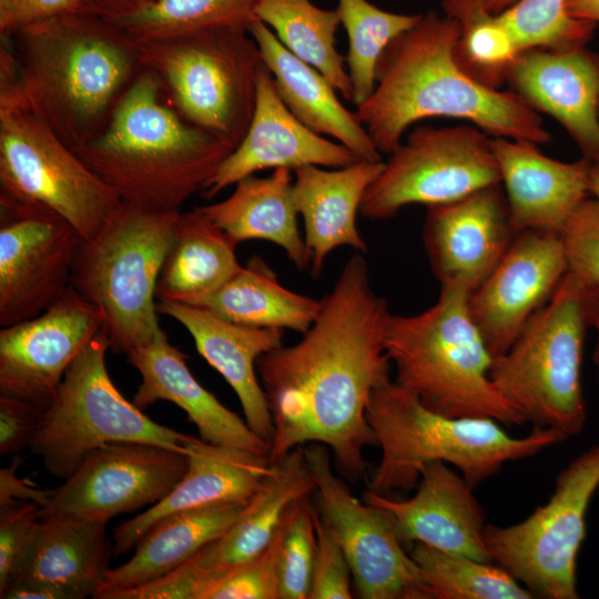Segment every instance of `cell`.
<instances>
[{"mask_svg": "<svg viewBox=\"0 0 599 599\" xmlns=\"http://www.w3.org/2000/svg\"><path fill=\"white\" fill-rule=\"evenodd\" d=\"M109 349L101 329L67 369L29 446L58 478L65 480L90 454L112 443H145L184 453L186 434L155 423L116 388L106 369Z\"/></svg>", "mask_w": 599, "mask_h": 599, "instance_id": "30bf717a", "label": "cell"}, {"mask_svg": "<svg viewBox=\"0 0 599 599\" xmlns=\"http://www.w3.org/2000/svg\"><path fill=\"white\" fill-rule=\"evenodd\" d=\"M106 524L40 520L8 585L42 582L67 591L71 599L93 598L105 580L113 555Z\"/></svg>", "mask_w": 599, "mask_h": 599, "instance_id": "f546056e", "label": "cell"}, {"mask_svg": "<svg viewBox=\"0 0 599 599\" xmlns=\"http://www.w3.org/2000/svg\"><path fill=\"white\" fill-rule=\"evenodd\" d=\"M384 166L383 161L359 160L338 169L307 165L293 171L294 200L303 219L313 277L322 273L327 255L339 246L366 252L356 215Z\"/></svg>", "mask_w": 599, "mask_h": 599, "instance_id": "83f0119b", "label": "cell"}, {"mask_svg": "<svg viewBox=\"0 0 599 599\" xmlns=\"http://www.w3.org/2000/svg\"><path fill=\"white\" fill-rule=\"evenodd\" d=\"M312 516L316 549L308 599H349L352 571L343 546L318 508Z\"/></svg>", "mask_w": 599, "mask_h": 599, "instance_id": "ee69618b", "label": "cell"}, {"mask_svg": "<svg viewBox=\"0 0 599 599\" xmlns=\"http://www.w3.org/2000/svg\"><path fill=\"white\" fill-rule=\"evenodd\" d=\"M21 461V458L16 455L9 467L0 469V506L31 501L43 508L52 490L41 489L31 480L19 478L17 468Z\"/></svg>", "mask_w": 599, "mask_h": 599, "instance_id": "c3c4849f", "label": "cell"}, {"mask_svg": "<svg viewBox=\"0 0 599 599\" xmlns=\"http://www.w3.org/2000/svg\"><path fill=\"white\" fill-rule=\"evenodd\" d=\"M366 418L382 451L367 487L378 495L412 490L430 461L453 465L475 489L506 463L566 440L550 428L515 437L491 418L436 413L390 378L373 389Z\"/></svg>", "mask_w": 599, "mask_h": 599, "instance_id": "5b68a950", "label": "cell"}, {"mask_svg": "<svg viewBox=\"0 0 599 599\" xmlns=\"http://www.w3.org/2000/svg\"><path fill=\"white\" fill-rule=\"evenodd\" d=\"M588 187L589 195L599 200V159L590 161Z\"/></svg>", "mask_w": 599, "mask_h": 599, "instance_id": "f5cc1de1", "label": "cell"}, {"mask_svg": "<svg viewBox=\"0 0 599 599\" xmlns=\"http://www.w3.org/2000/svg\"><path fill=\"white\" fill-rule=\"evenodd\" d=\"M592 359L596 365L597 372H598V379H599V333H598V339L597 344L592 354Z\"/></svg>", "mask_w": 599, "mask_h": 599, "instance_id": "11a10c76", "label": "cell"}, {"mask_svg": "<svg viewBox=\"0 0 599 599\" xmlns=\"http://www.w3.org/2000/svg\"><path fill=\"white\" fill-rule=\"evenodd\" d=\"M103 324V312L69 286L40 315L1 327L0 394L45 409L69 366Z\"/></svg>", "mask_w": 599, "mask_h": 599, "instance_id": "e0dca14e", "label": "cell"}, {"mask_svg": "<svg viewBox=\"0 0 599 599\" xmlns=\"http://www.w3.org/2000/svg\"><path fill=\"white\" fill-rule=\"evenodd\" d=\"M505 83L535 111L559 122L583 158L599 159V55L586 45L524 50Z\"/></svg>", "mask_w": 599, "mask_h": 599, "instance_id": "7402d4cb", "label": "cell"}, {"mask_svg": "<svg viewBox=\"0 0 599 599\" xmlns=\"http://www.w3.org/2000/svg\"><path fill=\"white\" fill-rule=\"evenodd\" d=\"M293 183L294 173L285 167L265 177L252 174L240 180L229 197L199 210L237 244L247 240L273 242L296 268L305 271L311 260L297 226Z\"/></svg>", "mask_w": 599, "mask_h": 599, "instance_id": "4dcf8cb0", "label": "cell"}, {"mask_svg": "<svg viewBox=\"0 0 599 599\" xmlns=\"http://www.w3.org/2000/svg\"><path fill=\"white\" fill-rule=\"evenodd\" d=\"M154 0H89L98 14L115 20L132 14Z\"/></svg>", "mask_w": 599, "mask_h": 599, "instance_id": "681fc988", "label": "cell"}, {"mask_svg": "<svg viewBox=\"0 0 599 599\" xmlns=\"http://www.w3.org/2000/svg\"><path fill=\"white\" fill-rule=\"evenodd\" d=\"M363 500L386 509L394 518L400 542L493 561L485 544L486 515L474 488L444 461L420 469L416 494L397 500L366 489ZM494 562V561H493Z\"/></svg>", "mask_w": 599, "mask_h": 599, "instance_id": "603a6c76", "label": "cell"}, {"mask_svg": "<svg viewBox=\"0 0 599 599\" xmlns=\"http://www.w3.org/2000/svg\"><path fill=\"white\" fill-rule=\"evenodd\" d=\"M568 272L560 233L519 232L493 272L468 296V309L493 357L502 355L552 297Z\"/></svg>", "mask_w": 599, "mask_h": 599, "instance_id": "ac0fdd59", "label": "cell"}, {"mask_svg": "<svg viewBox=\"0 0 599 599\" xmlns=\"http://www.w3.org/2000/svg\"><path fill=\"white\" fill-rule=\"evenodd\" d=\"M7 38L16 70L0 83V106L32 113L74 151L105 128L142 70L136 41L99 14L55 17Z\"/></svg>", "mask_w": 599, "mask_h": 599, "instance_id": "7a4b0ae2", "label": "cell"}, {"mask_svg": "<svg viewBox=\"0 0 599 599\" xmlns=\"http://www.w3.org/2000/svg\"><path fill=\"white\" fill-rule=\"evenodd\" d=\"M560 235L568 273L583 288L599 287V200L588 196Z\"/></svg>", "mask_w": 599, "mask_h": 599, "instance_id": "7bdbcfd3", "label": "cell"}, {"mask_svg": "<svg viewBox=\"0 0 599 599\" xmlns=\"http://www.w3.org/2000/svg\"><path fill=\"white\" fill-rule=\"evenodd\" d=\"M187 470L159 502L118 525L113 534L115 557L133 550L159 520L186 510L248 501L266 478L268 456L207 443L187 435L184 441Z\"/></svg>", "mask_w": 599, "mask_h": 599, "instance_id": "cb8c5ba5", "label": "cell"}, {"mask_svg": "<svg viewBox=\"0 0 599 599\" xmlns=\"http://www.w3.org/2000/svg\"><path fill=\"white\" fill-rule=\"evenodd\" d=\"M156 307L187 329L199 354L237 395L250 428L271 444L274 425L255 366L263 354L283 345L284 329L236 324L205 307L176 302L159 301Z\"/></svg>", "mask_w": 599, "mask_h": 599, "instance_id": "4316f807", "label": "cell"}, {"mask_svg": "<svg viewBox=\"0 0 599 599\" xmlns=\"http://www.w3.org/2000/svg\"><path fill=\"white\" fill-rule=\"evenodd\" d=\"M312 509L307 495L286 511L277 564L278 599H308L316 549Z\"/></svg>", "mask_w": 599, "mask_h": 599, "instance_id": "60d3db41", "label": "cell"}, {"mask_svg": "<svg viewBox=\"0 0 599 599\" xmlns=\"http://www.w3.org/2000/svg\"><path fill=\"white\" fill-rule=\"evenodd\" d=\"M517 1L518 0H487V4L493 13L499 14Z\"/></svg>", "mask_w": 599, "mask_h": 599, "instance_id": "db71d44e", "label": "cell"}, {"mask_svg": "<svg viewBox=\"0 0 599 599\" xmlns=\"http://www.w3.org/2000/svg\"><path fill=\"white\" fill-rule=\"evenodd\" d=\"M567 8L573 18L599 26V0H567Z\"/></svg>", "mask_w": 599, "mask_h": 599, "instance_id": "f907efd6", "label": "cell"}, {"mask_svg": "<svg viewBox=\"0 0 599 599\" xmlns=\"http://www.w3.org/2000/svg\"><path fill=\"white\" fill-rule=\"evenodd\" d=\"M387 301L369 282L361 254L345 263L311 327L294 345L263 354L256 363L274 434L275 463L298 446L317 443L332 451L353 483L367 471L364 450L377 446L366 418L373 389L389 377L385 349Z\"/></svg>", "mask_w": 599, "mask_h": 599, "instance_id": "6da1fadb", "label": "cell"}, {"mask_svg": "<svg viewBox=\"0 0 599 599\" xmlns=\"http://www.w3.org/2000/svg\"><path fill=\"white\" fill-rule=\"evenodd\" d=\"M44 409L24 399L0 394V454L29 448Z\"/></svg>", "mask_w": 599, "mask_h": 599, "instance_id": "7dc6e473", "label": "cell"}, {"mask_svg": "<svg viewBox=\"0 0 599 599\" xmlns=\"http://www.w3.org/2000/svg\"><path fill=\"white\" fill-rule=\"evenodd\" d=\"M42 507L35 502L0 506V591L8 585L40 521Z\"/></svg>", "mask_w": 599, "mask_h": 599, "instance_id": "f6af8a7d", "label": "cell"}, {"mask_svg": "<svg viewBox=\"0 0 599 599\" xmlns=\"http://www.w3.org/2000/svg\"><path fill=\"white\" fill-rule=\"evenodd\" d=\"M359 160L345 145L300 122L282 101L272 73L263 64L258 71L256 105L247 132L201 192L205 199H212L262 170L285 167L294 171L307 165L338 169Z\"/></svg>", "mask_w": 599, "mask_h": 599, "instance_id": "44dd1931", "label": "cell"}, {"mask_svg": "<svg viewBox=\"0 0 599 599\" xmlns=\"http://www.w3.org/2000/svg\"><path fill=\"white\" fill-rule=\"evenodd\" d=\"M588 327L583 287L567 272L511 346L494 358L490 378L525 424L554 429L566 439L583 429L581 363Z\"/></svg>", "mask_w": 599, "mask_h": 599, "instance_id": "ba28073f", "label": "cell"}, {"mask_svg": "<svg viewBox=\"0 0 599 599\" xmlns=\"http://www.w3.org/2000/svg\"><path fill=\"white\" fill-rule=\"evenodd\" d=\"M233 150L183 120L156 77L142 69L105 128L74 152L123 203L169 212L181 211Z\"/></svg>", "mask_w": 599, "mask_h": 599, "instance_id": "277c9868", "label": "cell"}, {"mask_svg": "<svg viewBox=\"0 0 599 599\" xmlns=\"http://www.w3.org/2000/svg\"><path fill=\"white\" fill-rule=\"evenodd\" d=\"M180 212H151L123 203L77 250L70 287L103 312L102 331L114 353L126 354L161 331L156 284Z\"/></svg>", "mask_w": 599, "mask_h": 599, "instance_id": "52a82bcc", "label": "cell"}, {"mask_svg": "<svg viewBox=\"0 0 599 599\" xmlns=\"http://www.w3.org/2000/svg\"><path fill=\"white\" fill-rule=\"evenodd\" d=\"M313 491L304 446H298L271 464L242 515L221 537L162 577L164 593L171 599H200L211 583L266 549L290 506Z\"/></svg>", "mask_w": 599, "mask_h": 599, "instance_id": "d6986e66", "label": "cell"}, {"mask_svg": "<svg viewBox=\"0 0 599 599\" xmlns=\"http://www.w3.org/2000/svg\"><path fill=\"white\" fill-rule=\"evenodd\" d=\"M285 515L266 549L211 583L200 599H278L277 564Z\"/></svg>", "mask_w": 599, "mask_h": 599, "instance_id": "b9f144b4", "label": "cell"}, {"mask_svg": "<svg viewBox=\"0 0 599 599\" xmlns=\"http://www.w3.org/2000/svg\"><path fill=\"white\" fill-rule=\"evenodd\" d=\"M247 32L258 47L263 64L272 73L282 101L300 122L321 135L335 139L361 160L383 161L356 112L343 105L327 79L291 53L261 20L255 19Z\"/></svg>", "mask_w": 599, "mask_h": 599, "instance_id": "f1b7e54d", "label": "cell"}, {"mask_svg": "<svg viewBox=\"0 0 599 599\" xmlns=\"http://www.w3.org/2000/svg\"><path fill=\"white\" fill-rule=\"evenodd\" d=\"M78 231L34 203L0 195V326L33 318L70 286Z\"/></svg>", "mask_w": 599, "mask_h": 599, "instance_id": "9a60e30c", "label": "cell"}, {"mask_svg": "<svg viewBox=\"0 0 599 599\" xmlns=\"http://www.w3.org/2000/svg\"><path fill=\"white\" fill-rule=\"evenodd\" d=\"M255 17L291 53L316 69L345 100L352 102L353 89L345 55L336 48L341 24L336 10L322 9L309 0H257Z\"/></svg>", "mask_w": 599, "mask_h": 599, "instance_id": "e575fe53", "label": "cell"}, {"mask_svg": "<svg viewBox=\"0 0 599 599\" xmlns=\"http://www.w3.org/2000/svg\"><path fill=\"white\" fill-rule=\"evenodd\" d=\"M598 488L599 441L559 473L549 500L527 518L509 526L487 524L485 544L491 560L535 598L578 599L577 559Z\"/></svg>", "mask_w": 599, "mask_h": 599, "instance_id": "8fae6325", "label": "cell"}, {"mask_svg": "<svg viewBox=\"0 0 599 599\" xmlns=\"http://www.w3.org/2000/svg\"><path fill=\"white\" fill-rule=\"evenodd\" d=\"M443 12L458 22L455 55L460 67L481 83L499 89L518 51L487 0H443Z\"/></svg>", "mask_w": 599, "mask_h": 599, "instance_id": "f35d334b", "label": "cell"}, {"mask_svg": "<svg viewBox=\"0 0 599 599\" xmlns=\"http://www.w3.org/2000/svg\"><path fill=\"white\" fill-rule=\"evenodd\" d=\"M245 326L305 333L321 308V301L284 287L272 267L257 255L220 290L199 305Z\"/></svg>", "mask_w": 599, "mask_h": 599, "instance_id": "836d02e7", "label": "cell"}, {"mask_svg": "<svg viewBox=\"0 0 599 599\" xmlns=\"http://www.w3.org/2000/svg\"><path fill=\"white\" fill-rule=\"evenodd\" d=\"M318 510L336 532L363 599H432L409 551L398 539L393 516L361 501L333 471L328 447L304 446Z\"/></svg>", "mask_w": 599, "mask_h": 599, "instance_id": "5bb4252c", "label": "cell"}, {"mask_svg": "<svg viewBox=\"0 0 599 599\" xmlns=\"http://www.w3.org/2000/svg\"><path fill=\"white\" fill-rule=\"evenodd\" d=\"M468 296L461 287L440 285L426 311L390 314L385 349L396 369L394 382L436 413L522 425L490 378L494 357L470 316Z\"/></svg>", "mask_w": 599, "mask_h": 599, "instance_id": "8992f818", "label": "cell"}, {"mask_svg": "<svg viewBox=\"0 0 599 599\" xmlns=\"http://www.w3.org/2000/svg\"><path fill=\"white\" fill-rule=\"evenodd\" d=\"M409 554L432 599H532L534 595L505 568L415 542Z\"/></svg>", "mask_w": 599, "mask_h": 599, "instance_id": "d590c367", "label": "cell"}, {"mask_svg": "<svg viewBox=\"0 0 599 599\" xmlns=\"http://www.w3.org/2000/svg\"><path fill=\"white\" fill-rule=\"evenodd\" d=\"M491 146L516 233H560L589 196L590 161H558L527 140L491 138Z\"/></svg>", "mask_w": 599, "mask_h": 599, "instance_id": "d4e9b609", "label": "cell"}, {"mask_svg": "<svg viewBox=\"0 0 599 599\" xmlns=\"http://www.w3.org/2000/svg\"><path fill=\"white\" fill-rule=\"evenodd\" d=\"M0 195L50 209L83 240L99 233L123 205L43 122L10 106H0Z\"/></svg>", "mask_w": 599, "mask_h": 599, "instance_id": "7c38bea8", "label": "cell"}, {"mask_svg": "<svg viewBox=\"0 0 599 599\" xmlns=\"http://www.w3.org/2000/svg\"><path fill=\"white\" fill-rule=\"evenodd\" d=\"M256 3L257 0H154L132 14L111 20L138 42L217 28L247 31L256 19Z\"/></svg>", "mask_w": 599, "mask_h": 599, "instance_id": "8d00e7d4", "label": "cell"}, {"mask_svg": "<svg viewBox=\"0 0 599 599\" xmlns=\"http://www.w3.org/2000/svg\"><path fill=\"white\" fill-rule=\"evenodd\" d=\"M335 10L348 38L345 60L353 89L352 102L357 106L375 89L376 68L385 49L414 27L422 13L389 12L367 0H338Z\"/></svg>", "mask_w": 599, "mask_h": 599, "instance_id": "74e56055", "label": "cell"}, {"mask_svg": "<svg viewBox=\"0 0 599 599\" xmlns=\"http://www.w3.org/2000/svg\"><path fill=\"white\" fill-rule=\"evenodd\" d=\"M359 213L372 221L412 204L440 205L500 183L491 136L475 125L418 126L389 154Z\"/></svg>", "mask_w": 599, "mask_h": 599, "instance_id": "4fadbf2b", "label": "cell"}, {"mask_svg": "<svg viewBox=\"0 0 599 599\" xmlns=\"http://www.w3.org/2000/svg\"><path fill=\"white\" fill-rule=\"evenodd\" d=\"M183 451L134 441L112 443L90 454L52 489L40 520H98L162 500L183 478Z\"/></svg>", "mask_w": 599, "mask_h": 599, "instance_id": "2e32d148", "label": "cell"}, {"mask_svg": "<svg viewBox=\"0 0 599 599\" xmlns=\"http://www.w3.org/2000/svg\"><path fill=\"white\" fill-rule=\"evenodd\" d=\"M519 52L585 47L595 24L573 18L567 0H518L498 14Z\"/></svg>", "mask_w": 599, "mask_h": 599, "instance_id": "ab89813d", "label": "cell"}, {"mask_svg": "<svg viewBox=\"0 0 599 599\" xmlns=\"http://www.w3.org/2000/svg\"><path fill=\"white\" fill-rule=\"evenodd\" d=\"M136 43L142 69L183 120L234 148L242 141L263 65L247 31L217 28Z\"/></svg>", "mask_w": 599, "mask_h": 599, "instance_id": "9c48e42d", "label": "cell"}, {"mask_svg": "<svg viewBox=\"0 0 599 599\" xmlns=\"http://www.w3.org/2000/svg\"><path fill=\"white\" fill-rule=\"evenodd\" d=\"M186 358L162 329L150 342L130 349L126 362L141 375L133 403L145 409L158 400H169L186 413L201 439L268 456L271 444L195 379Z\"/></svg>", "mask_w": 599, "mask_h": 599, "instance_id": "484cf974", "label": "cell"}, {"mask_svg": "<svg viewBox=\"0 0 599 599\" xmlns=\"http://www.w3.org/2000/svg\"><path fill=\"white\" fill-rule=\"evenodd\" d=\"M84 13L98 14L89 0H0V35L55 17Z\"/></svg>", "mask_w": 599, "mask_h": 599, "instance_id": "bcb514c9", "label": "cell"}, {"mask_svg": "<svg viewBox=\"0 0 599 599\" xmlns=\"http://www.w3.org/2000/svg\"><path fill=\"white\" fill-rule=\"evenodd\" d=\"M518 233L501 183L450 203L428 206L423 241L440 285L469 295L493 272Z\"/></svg>", "mask_w": 599, "mask_h": 599, "instance_id": "ffe728a7", "label": "cell"}, {"mask_svg": "<svg viewBox=\"0 0 599 599\" xmlns=\"http://www.w3.org/2000/svg\"><path fill=\"white\" fill-rule=\"evenodd\" d=\"M583 307L589 326L599 333V287L583 288Z\"/></svg>", "mask_w": 599, "mask_h": 599, "instance_id": "816d5d0a", "label": "cell"}, {"mask_svg": "<svg viewBox=\"0 0 599 599\" xmlns=\"http://www.w3.org/2000/svg\"><path fill=\"white\" fill-rule=\"evenodd\" d=\"M459 34L455 19L428 11L383 52L375 89L355 111L380 153L392 154L412 124L433 116L469 121L491 138L550 141L540 114L521 98L481 83L460 67Z\"/></svg>", "mask_w": 599, "mask_h": 599, "instance_id": "3957f363", "label": "cell"}, {"mask_svg": "<svg viewBox=\"0 0 599 599\" xmlns=\"http://www.w3.org/2000/svg\"><path fill=\"white\" fill-rule=\"evenodd\" d=\"M236 246L199 207L180 212L159 275L156 298L199 305L241 270Z\"/></svg>", "mask_w": 599, "mask_h": 599, "instance_id": "d6a6232c", "label": "cell"}, {"mask_svg": "<svg viewBox=\"0 0 599 599\" xmlns=\"http://www.w3.org/2000/svg\"><path fill=\"white\" fill-rule=\"evenodd\" d=\"M250 500L181 511L159 520L138 541L128 561L108 570L93 598L150 582L179 568L221 537Z\"/></svg>", "mask_w": 599, "mask_h": 599, "instance_id": "1f68e13d", "label": "cell"}]
</instances>
